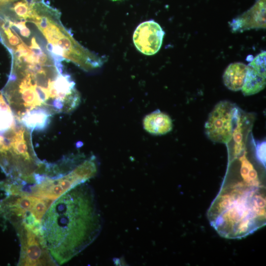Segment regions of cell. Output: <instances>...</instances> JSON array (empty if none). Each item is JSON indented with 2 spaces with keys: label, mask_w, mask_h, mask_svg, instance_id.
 I'll return each instance as SVG.
<instances>
[{
  "label": "cell",
  "mask_w": 266,
  "mask_h": 266,
  "mask_svg": "<svg viewBox=\"0 0 266 266\" xmlns=\"http://www.w3.org/2000/svg\"><path fill=\"white\" fill-rule=\"evenodd\" d=\"M266 51L258 54L247 66V71L241 89L244 96L257 94L266 87Z\"/></svg>",
  "instance_id": "cell-7"
},
{
  "label": "cell",
  "mask_w": 266,
  "mask_h": 266,
  "mask_svg": "<svg viewBox=\"0 0 266 266\" xmlns=\"http://www.w3.org/2000/svg\"><path fill=\"white\" fill-rule=\"evenodd\" d=\"M44 163H45V162H43V165H42V166L41 167V168L39 169V170L36 173H38V172L40 171V169L42 168L41 167H42V166H43L44 164ZM36 173H35V174H36ZM33 176H34V175H33ZM11 180H12V179H11ZM33 180L32 181H31V182H28V183H25V182H22V181H18L21 182L23 183V184H30V183H32L33 182ZM15 181H16V180H15Z\"/></svg>",
  "instance_id": "cell-18"
},
{
  "label": "cell",
  "mask_w": 266,
  "mask_h": 266,
  "mask_svg": "<svg viewBox=\"0 0 266 266\" xmlns=\"http://www.w3.org/2000/svg\"><path fill=\"white\" fill-rule=\"evenodd\" d=\"M256 156L259 161L264 166L266 164V142L259 144L256 148Z\"/></svg>",
  "instance_id": "cell-12"
},
{
  "label": "cell",
  "mask_w": 266,
  "mask_h": 266,
  "mask_svg": "<svg viewBox=\"0 0 266 266\" xmlns=\"http://www.w3.org/2000/svg\"><path fill=\"white\" fill-rule=\"evenodd\" d=\"M4 33L6 35L9 44L12 46L17 45L20 42V39L17 35L14 34L10 30L9 27L3 29Z\"/></svg>",
  "instance_id": "cell-13"
},
{
  "label": "cell",
  "mask_w": 266,
  "mask_h": 266,
  "mask_svg": "<svg viewBox=\"0 0 266 266\" xmlns=\"http://www.w3.org/2000/svg\"><path fill=\"white\" fill-rule=\"evenodd\" d=\"M0 199V217L13 226L21 223L41 225V220L53 201L31 195L4 194Z\"/></svg>",
  "instance_id": "cell-3"
},
{
  "label": "cell",
  "mask_w": 266,
  "mask_h": 266,
  "mask_svg": "<svg viewBox=\"0 0 266 266\" xmlns=\"http://www.w3.org/2000/svg\"><path fill=\"white\" fill-rule=\"evenodd\" d=\"M20 32L21 34L23 36L26 37H28L30 36V33H31V32L30 30L26 26H25L23 27L22 28H21V29H20Z\"/></svg>",
  "instance_id": "cell-16"
},
{
  "label": "cell",
  "mask_w": 266,
  "mask_h": 266,
  "mask_svg": "<svg viewBox=\"0 0 266 266\" xmlns=\"http://www.w3.org/2000/svg\"><path fill=\"white\" fill-rule=\"evenodd\" d=\"M20 244L18 266H57L45 245L41 227L20 224L14 226Z\"/></svg>",
  "instance_id": "cell-4"
},
{
  "label": "cell",
  "mask_w": 266,
  "mask_h": 266,
  "mask_svg": "<svg viewBox=\"0 0 266 266\" xmlns=\"http://www.w3.org/2000/svg\"><path fill=\"white\" fill-rule=\"evenodd\" d=\"M56 45L61 47L65 51L66 54L70 49L71 47V43L70 40L68 37H66L65 35L58 40Z\"/></svg>",
  "instance_id": "cell-14"
},
{
  "label": "cell",
  "mask_w": 266,
  "mask_h": 266,
  "mask_svg": "<svg viewBox=\"0 0 266 266\" xmlns=\"http://www.w3.org/2000/svg\"><path fill=\"white\" fill-rule=\"evenodd\" d=\"M98 170L97 158L92 155L85 158L70 172L55 180L34 175L32 184L20 186L19 193L54 201L66 192L94 177Z\"/></svg>",
  "instance_id": "cell-2"
},
{
  "label": "cell",
  "mask_w": 266,
  "mask_h": 266,
  "mask_svg": "<svg viewBox=\"0 0 266 266\" xmlns=\"http://www.w3.org/2000/svg\"><path fill=\"white\" fill-rule=\"evenodd\" d=\"M53 49L52 53L56 55H59L63 57H66L65 51L59 46L56 44H53Z\"/></svg>",
  "instance_id": "cell-15"
},
{
  "label": "cell",
  "mask_w": 266,
  "mask_h": 266,
  "mask_svg": "<svg viewBox=\"0 0 266 266\" xmlns=\"http://www.w3.org/2000/svg\"><path fill=\"white\" fill-rule=\"evenodd\" d=\"M240 110L234 104L221 101L214 107L205 124V133L213 142L227 143L232 138Z\"/></svg>",
  "instance_id": "cell-5"
},
{
  "label": "cell",
  "mask_w": 266,
  "mask_h": 266,
  "mask_svg": "<svg viewBox=\"0 0 266 266\" xmlns=\"http://www.w3.org/2000/svg\"><path fill=\"white\" fill-rule=\"evenodd\" d=\"M101 226L94 191L84 183L54 200L41 223L45 245L58 265L67 262L91 244Z\"/></svg>",
  "instance_id": "cell-1"
},
{
  "label": "cell",
  "mask_w": 266,
  "mask_h": 266,
  "mask_svg": "<svg viewBox=\"0 0 266 266\" xmlns=\"http://www.w3.org/2000/svg\"><path fill=\"white\" fill-rule=\"evenodd\" d=\"M50 21L48 26L41 32L49 43L56 44L58 40L64 34L56 24Z\"/></svg>",
  "instance_id": "cell-11"
},
{
  "label": "cell",
  "mask_w": 266,
  "mask_h": 266,
  "mask_svg": "<svg viewBox=\"0 0 266 266\" xmlns=\"http://www.w3.org/2000/svg\"><path fill=\"white\" fill-rule=\"evenodd\" d=\"M230 27L233 32L266 28V0H257L247 11L232 20Z\"/></svg>",
  "instance_id": "cell-8"
},
{
  "label": "cell",
  "mask_w": 266,
  "mask_h": 266,
  "mask_svg": "<svg viewBox=\"0 0 266 266\" xmlns=\"http://www.w3.org/2000/svg\"><path fill=\"white\" fill-rule=\"evenodd\" d=\"M144 129L154 135H163L172 130V122L166 114L156 110L147 115L143 119Z\"/></svg>",
  "instance_id": "cell-9"
},
{
  "label": "cell",
  "mask_w": 266,
  "mask_h": 266,
  "mask_svg": "<svg viewBox=\"0 0 266 266\" xmlns=\"http://www.w3.org/2000/svg\"><path fill=\"white\" fill-rule=\"evenodd\" d=\"M112 1H116V0H111Z\"/></svg>",
  "instance_id": "cell-19"
},
{
  "label": "cell",
  "mask_w": 266,
  "mask_h": 266,
  "mask_svg": "<svg viewBox=\"0 0 266 266\" xmlns=\"http://www.w3.org/2000/svg\"><path fill=\"white\" fill-rule=\"evenodd\" d=\"M165 32L154 20L143 22L136 28L133 42L136 49L146 55H153L160 49Z\"/></svg>",
  "instance_id": "cell-6"
},
{
  "label": "cell",
  "mask_w": 266,
  "mask_h": 266,
  "mask_svg": "<svg viewBox=\"0 0 266 266\" xmlns=\"http://www.w3.org/2000/svg\"><path fill=\"white\" fill-rule=\"evenodd\" d=\"M53 44L48 43L46 46L47 49L50 52H52L53 49Z\"/></svg>",
  "instance_id": "cell-17"
},
{
  "label": "cell",
  "mask_w": 266,
  "mask_h": 266,
  "mask_svg": "<svg viewBox=\"0 0 266 266\" xmlns=\"http://www.w3.org/2000/svg\"><path fill=\"white\" fill-rule=\"evenodd\" d=\"M246 71L247 66L242 63L231 64L226 69L223 76L224 84L232 91H237L241 90Z\"/></svg>",
  "instance_id": "cell-10"
}]
</instances>
